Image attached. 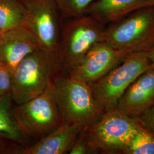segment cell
I'll return each instance as SVG.
<instances>
[{"label":"cell","instance_id":"obj_20","mask_svg":"<svg viewBox=\"0 0 154 154\" xmlns=\"http://www.w3.org/2000/svg\"><path fill=\"white\" fill-rule=\"evenodd\" d=\"M135 118L154 135V105Z\"/></svg>","mask_w":154,"mask_h":154},{"label":"cell","instance_id":"obj_4","mask_svg":"<svg viewBox=\"0 0 154 154\" xmlns=\"http://www.w3.org/2000/svg\"><path fill=\"white\" fill-rule=\"evenodd\" d=\"M105 41L128 54L147 51L154 45V5L139 9L108 24Z\"/></svg>","mask_w":154,"mask_h":154},{"label":"cell","instance_id":"obj_6","mask_svg":"<svg viewBox=\"0 0 154 154\" xmlns=\"http://www.w3.org/2000/svg\"><path fill=\"white\" fill-rule=\"evenodd\" d=\"M139 122L116 107L105 111L99 120L85 128L90 147L98 153L122 154L138 129Z\"/></svg>","mask_w":154,"mask_h":154},{"label":"cell","instance_id":"obj_13","mask_svg":"<svg viewBox=\"0 0 154 154\" xmlns=\"http://www.w3.org/2000/svg\"><path fill=\"white\" fill-rule=\"evenodd\" d=\"M152 5L154 0H97L85 14L106 26L139 9Z\"/></svg>","mask_w":154,"mask_h":154},{"label":"cell","instance_id":"obj_9","mask_svg":"<svg viewBox=\"0 0 154 154\" xmlns=\"http://www.w3.org/2000/svg\"><path fill=\"white\" fill-rule=\"evenodd\" d=\"M128 54L105 41H100L94 45L79 64L67 74L91 85L121 63Z\"/></svg>","mask_w":154,"mask_h":154},{"label":"cell","instance_id":"obj_12","mask_svg":"<svg viewBox=\"0 0 154 154\" xmlns=\"http://www.w3.org/2000/svg\"><path fill=\"white\" fill-rule=\"evenodd\" d=\"M84 127L77 124H62L35 143L19 146L13 154H63L69 152Z\"/></svg>","mask_w":154,"mask_h":154},{"label":"cell","instance_id":"obj_14","mask_svg":"<svg viewBox=\"0 0 154 154\" xmlns=\"http://www.w3.org/2000/svg\"><path fill=\"white\" fill-rule=\"evenodd\" d=\"M13 103L11 95L0 96V136L22 146L28 145L17 125Z\"/></svg>","mask_w":154,"mask_h":154},{"label":"cell","instance_id":"obj_3","mask_svg":"<svg viewBox=\"0 0 154 154\" xmlns=\"http://www.w3.org/2000/svg\"><path fill=\"white\" fill-rule=\"evenodd\" d=\"M72 18L61 32L59 61L65 74L78 65L94 45L105 41V25L88 14Z\"/></svg>","mask_w":154,"mask_h":154},{"label":"cell","instance_id":"obj_10","mask_svg":"<svg viewBox=\"0 0 154 154\" xmlns=\"http://www.w3.org/2000/svg\"><path fill=\"white\" fill-rule=\"evenodd\" d=\"M154 105V68L143 72L131 83L118 100L116 107L131 118H137Z\"/></svg>","mask_w":154,"mask_h":154},{"label":"cell","instance_id":"obj_22","mask_svg":"<svg viewBox=\"0 0 154 154\" xmlns=\"http://www.w3.org/2000/svg\"><path fill=\"white\" fill-rule=\"evenodd\" d=\"M146 53L150 62L151 67L154 68V45Z\"/></svg>","mask_w":154,"mask_h":154},{"label":"cell","instance_id":"obj_18","mask_svg":"<svg viewBox=\"0 0 154 154\" xmlns=\"http://www.w3.org/2000/svg\"><path fill=\"white\" fill-rule=\"evenodd\" d=\"M12 72L0 62V96L11 95Z\"/></svg>","mask_w":154,"mask_h":154},{"label":"cell","instance_id":"obj_21","mask_svg":"<svg viewBox=\"0 0 154 154\" xmlns=\"http://www.w3.org/2000/svg\"><path fill=\"white\" fill-rule=\"evenodd\" d=\"M20 146L11 142L0 136V154H13L17 146Z\"/></svg>","mask_w":154,"mask_h":154},{"label":"cell","instance_id":"obj_5","mask_svg":"<svg viewBox=\"0 0 154 154\" xmlns=\"http://www.w3.org/2000/svg\"><path fill=\"white\" fill-rule=\"evenodd\" d=\"M14 114L20 131L29 142H37L60 126L62 121L52 79L38 96L21 104H15Z\"/></svg>","mask_w":154,"mask_h":154},{"label":"cell","instance_id":"obj_7","mask_svg":"<svg viewBox=\"0 0 154 154\" xmlns=\"http://www.w3.org/2000/svg\"><path fill=\"white\" fill-rule=\"evenodd\" d=\"M151 67L146 52L128 54L121 63L91 85L94 98L105 110L116 107L118 100L131 83Z\"/></svg>","mask_w":154,"mask_h":154},{"label":"cell","instance_id":"obj_16","mask_svg":"<svg viewBox=\"0 0 154 154\" xmlns=\"http://www.w3.org/2000/svg\"><path fill=\"white\" fill-rule=\"evenodd\" d=\"M123 154H154V135L139 122L137 132Z\"/></svg>","mask_w":154,"mask_h":154},{"label":"cell","instance_id":"obj_15","mask_svg":"<svg viewBox=\"0 0 154 154\" xmlns=\"http://www.w3.org/2000/svg\"><path fill=\"white\" fill-rule=\"evenodd\" d=\"M26 11L21 0H0V35L24 26Z\"/></svg>","mask_w":154,"mask_h":154},{"label":"cell","instance_id":"obj_19","mask_svg":"<svg viewBox=\"0 0 154 154\" xmlns=\"http://www.w3.org/2000/svg\"><path fill=\"white\" fill-rule=\"evenodd\" d=\"M69 153L70 154H96L88 144L85 133V128L79 134Z\"/></svg>","mask_w":154,"mask_h":154},{"label":"cell","instance_id":"obj_1","mask_svg":"<svg viewBox=\"0 0 154 154\" xmlns=\"http://www.w3.org/2000/svg\"><path fill=\"white\" fill-rule=\"evenodd\" d=\"M52 82L62 124L87 127L105 113L106 110L94 98L90 85L61 72L53 77Z\"/></svg>","mask_w":154,"mask_h":154},{"label":"cell","instance_id":"obj_2","mask_svg":"<svg viewBox=\"0 0 154 154\" xmlns=\"http://www.w3.org/2000/svg\"><path fill=\"white\" fill-rule=\"evenodd\" d=\"M61 72L58 60L40 49L26 56L12 72L11 97L20 105L38 96Z\"/></svg>","mask_w":154,"mask_h":154},{"label":"cell","instance_id":"obj_17","mask_svg":"<svg viewBox=\"0 0 154 154\" xmlns=\"http://www.w3.org/2000/svg\"><path fill=\"white\" fill-rule=\"evenodd\" d=\"M61 13L66 17L79 16L86 13L97 0H55Z\"/></svg>","mask_w":154,"mask_h":154},{"label":"cell","instance_id":"obj_8","mask_svg":"<svg viewBox=\"0 0 154 154\" xmlns=\"http://www.w3.org/2000/svg\"><path fill=\"white\" fill-rule=\"evenodd\" d=\"M26 11L24 26L32 33L40 49L57 59L62 26L55 0H21Z\"/></svg>","mask_w":154,"mask_h":154},{"label":"cell","instance_id":"obj_11","mask_svg":"<svg viewBox=\"0 0 154 154\" xmlns=\"http://www.w3.org/2000/svg\"><path fill=\"white\" fill-rule=\"evenodd\" d=\"M38 49L37 41L24 26L0 35V62L12 72L26 56Z\"/></svg>","mask_w":154,"mask_h":154}]
</instances>
